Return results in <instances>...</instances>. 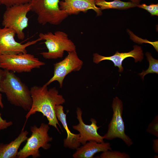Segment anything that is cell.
Wrapping results in <instances>:
<instances>
[{"label":"cell","instance_id":"cell-1","mask_svg":"<svg viewBox=\"0 0 158 158\" xmlns=\"http://www.w3.org/2000/svg\"><path fill=\"white\" fill-rule=\"evenodd\" d=\"M47 86L45 84L42 86L34 85L30 88L32 103L30 109L25 116V124L31 115L40 112L47 118L49 125L53 126L59 132L57 125L61 127L56 117V107L64 103L65 100L56 87L48 89Z\"/></svg>","mask_w":158,"mask_h":158},{"label":"cell","instance_id":"cell-2","mask_svg":"<svg viewBox=\"0 0 158 158\" xmlns=\"http://www.w3.org/2000/svg\"><path fill=\"white\" fill-rule=\"evenodd\" d=\"M5 71L1 82L3 93L11 104L28 111L32 103L30 90L14 72Z\"/></svg>","mask_w":158,"mask_h":158},{"label":"cell","instance_id":"cell-3","mask_svg":"<svg viewBox=\"0 0 158 158\" xmlns=\"http://www.w3.org/2000/svg\"><path fill=\"white\" fill-rule=\"evenodd\" d=\"M39 38L45 41L44 43L48 51L40 53L45 59H55L61 58L64 52H68L76 51V46L68 37L66 32L57 31L54 33L48 32L46 33H40Z\"/></svg>","mask_w":158,"mask_h":158},{"label":"cell","instance_id":"cell-4","mask_svg":"<svg viewBox=\"0 0 158 158\" xmlns=\"http://www.w3.org/2000/svg\"><path fill=\"white\" fill-rule=\"evenodd\" d=\"M49 129V125L43 123L39 127L36 125L31 126V135L28 138L25 145L18 151L17 157L26 158L30 156L33 158L40 157V148L47 150L51 146L49 142L52 140L53 138L48 134Z\"/></svg>","mask_w":158,"mask_h":158},{"label":"cell","instance_id":"cell-5","mask_svg":"<svg viewBox=\"0 0 158 158\" xmlns=\"http://www.w3.org/2000/svg\"><path fill=\"white\" fill-rule=\"evenodd\" d=\"M60 0H32L30 3L31 11L37 15L40 24L57 25L66 18L68 15L59 7Z\"/></svg>","mask_w":158,"mask_h":158},{"label":"cell","instance_id":"cell-6","mask_svg":"<svg viewBox=\"0 0 158 158\" xmlns=\"http://www.w3.org/2000/svg\"><path fill=\"white\" fill-rule=\"evenodd\" d=\"M31 11L30 3L14 5L6 7L4 13L2 25L14 30L18 38L23 40V30L28 26V13Z\"/></svg>","mask_w":158,"mask_h":158},{"label":"cell","instance_id":"cell-7","mask_svg":"<svg viewBox=\"0 0 158 158\" xmlns=\"http://www.w3.org/2000/svg\"><path fill=\"white\" fill-rule=\"evenodd\" d=\"M45 65L44 62L28 53L0 54V68L14 73L30 72Z\"/></svg>","mask_w":158,"mask_h":158},{"label":"cell","instance_id":"cell-8","mask_svg":"<svg viewBox=\"0 0 158 158\" xmlns=\"http://www.w3.org/2000/svg\"><path fill=\"white\" fill-rule=\"evenodd\" d=\"M113 114L108 126L107 133L103 136L104 139L111 140L116 138L122 140L128 146L133 144L132 140L125 133V126L122 118L123 110L122 101L116 97L112 104Z\"/></svg>","mask_w":158,"mask_h":158},{"label":"cell","instance_id":"cell-9","mask_svg":"<svg viewBox=\"0 0 158 158\" xmlns=\"http://www.w3.org/2000/svg\"><path fill=\"white\" fill-rule=\"evenodd\" d=\"M83 64V62L78 57L76 51L68 52L64 59L54 64L53 75L45 84L48 85L57 81L60 87L61 88L66 76L72 71H80Z\"/></svg>","mask_w":158,"mask_h":158},{"label":"cell","instance_id":"cell-10","mask_svg":"<svg viewBox=\"0 0 158 158\" xmlns=\"http://www.w3.org/2000/svg\"><path fill=\"white\" fill-rule=\"evenodd\" d=\"M16 35L13 29L0 27V54L12 55L27 53L26 48L42 40L40 38L22 44L15 39Z\"/></svg>","mask_w":158,"mask_h":158},{"label":"cell","instance_id":"cell-11","mask_svg":"<svg viewBox=\"0 0 158 158\" xmlns=\"http://www.w3.org/2000/svg\"><path fill=\"white\" fill-rule=\"evenodd\" d=\"M76 113L79 123L77 125L73 126V128L79 133V141L80 143L83 145L87 141H95L98 143L104 142L103 136L100 135L97 132L100 127L97 126L96 120L91 118L90 120L91 124L87 125L83 121L82 111L80 108H77Z\"/></svg>","mask_w":158,"mask_h":158},{"label":"cell","instance_id":"cell-12","mask_svg":"<svg viewBox=\"0 0 158 158\" xmlns=\"http://www.w3.org/2000/svg\"><path fill=\"white\" fill-rule=\"evenodd\" d=\"M133 47V49L130 52L119 53L117 51L114 54L109 56H105L98 53H94L93 54V61L94 63L98 64L103 60L111 61L114 63L115 67L118 68V71L121 73L123 69L122 66V62L126 58L132 57L134 59L135 62L141 61L143 59V54L141 47L135 45Z\"/></svg>","mask_w":158,"mask_h":158},{"label":"cell","instance_id":"cell-13","mask_svg":"<svg viewBox=\"0 0 158 158\" xmlns=\"http://www.w3.org/2000/svg\"><path fill=\"white\" fill-rule=\"evenodd\" d=\"M59 5L60 9L68 16L77 15L81 12L86 13L90 9L94 11L97 16L102 13L100 8L96 5L95 0H63L60 1Z\"/></svg>","mask_w":158,"mask_h":158},{"label":"cell","instance_id":"cell-14","mask_svg":"<svg viewBox=\"0 0 158 158\" xmlns=\"http://www.w3.org/2000/svg\"><path fill=\"white\" fill-rule=\"evenodd\" d=\"M109 150H112L109 142L98 143L95 141H89L77 148L73 157L74 158H92L97 153Z\"/></svg>","mask_w":158,"mask_h":158},{"label":"cell","instance_id":"cell-15","mask_svg":"<svg viewBox=\"0 0 158 158\" xmlns=\"http://www.w3.org/2000/svg\"><path fill=\"white\" fill-rule=\"evenodd\" d=\"M63 109L61 105H57L55 111L58 120L61 122L67 134V138L63 141V145L66 148L76 149L81 144L79 141L80 134L72 133L69 129L66 120V114L64 113Z\"/></svg>","mask_w":158,"mask_h":158},{"label":"cell","instance_id":"cell-16","mask_svg":"<svg viewBox=\"0 0 158 158\" xmlns=\"http://www.w3.org/2000/svg\"><path fill=\"white\" fill-rule=\"evenodd\" d=\"M28 132L22 129L18 137L9 143H0V158L17 157L18 150L21 145L28 138Z\"/></svg>","mask_w":158,"mask_h":158},{"label":"cell","instance_id":"cell-17","mask_svg":"<svg viewBox=\"0 0 158 158\" xmlns=\"http://www.w3.org/2000/svg\"><path fill=\"white\" fill-rule=\"evenodd\" d=\"M95 4L102 10L110 8L126 9L135 7L138 4L132 2H125L121 0L107 1L105 0H95Z\"/></svg>","mask_w":158,"mask_h":158},{"label":"cell","instance_id":"cell-18","mask_svg":"<svg viewBox=\"0 0 158 158\" xmlns=\"http://www.w3.org/2000/svg\"><path fill=\"white\" fill-rule=\"evenodd\" d=\"M145 55L147 60L149 63L148 68L146 71L143 70L142 71L139 73L142 79L143 80L144 77L146 75L150 73H156L158 74V60L154 58L151 54L149 52L146 53Z\"/></svg>","mask_w":158,"mask_h":158},{"label":"cell","instance_id":"cell-19","mask_svg":"<svg viewBox=\"0 0 158 158\" xmlns=\"http://www.w3.org/2000/svg\"><path fill=\"white\" fill-rule=\"evenodd\" d=\"M101 158H130L129 154L125 152L118 151L107 150L103 152L100 156Z\"/></svg>","mask_w":158,"mask_h":158},{"label":"cell","instance_id":"cell-20","mask_svg":"<svg viewBox=\"0 0 158 158\" xmlns=\"http://www.w3.org/2000/svg\"><path fill=\"white\" fill-rule=\"evenodd\" d=\"M146 131L157 138L158 137V115H156L149 124Z\"/></svg>","mask_w":158,"mask_h":158},{"label":"cell","instance_id":"cell-21","mask_svg":"<svg viewBox=\"0 0 158 158\" xmlns=\"http://www.w3.org/2000/svg\"><path fill=\"white\" fill-rule=\"evenodd\" d=\"M138 7L145 9L151 14L152 16L158 15V4H152L149 5L145 4H138L137 6Z\"/></svg>","mask_w":158,"mask_h":158},{"label":"cell","instance_id":"cell-22","mask_svg":"<svg viewBox=\"0 0 158 158\" xmlns=\"http://www.w3.org/2000/svg\"><path fill=\"white\" fill-rule=\"evenodd\" d=\"M32 0H0V5L6 7L14 5L30 3Z\"/></svg>","mask_w":158,"mask_h":158},{"label":"cell","instance_id":"cell-23","mask_svg":"<svg viewBox=\"0 0 158 158\" xmlns=\"http://www.w3.org/2000/svg\"><path fill=\"white\" fill-rule=\"evenodd\" d=\"M0 106L2 108H3L4 107L2 102V95L1 93H0ZM1 115V114L0 113V130L6 129L13 125V123L12 121H7L6 120L3 119Z\"/></svg>","mask_w":158,"mask_h":158},{"label":"cell","instance_id":"cell-24","mask_svg":"<svg viewBox=\"0 0 158 158\" xmlns=\"http://www.w3.org/2000/svg\"><path fill=\"white\" fill-rule=\"evenodd\" d=\"M152 148L154 152L156 153H158V138L154 139L153 140Z\"/></svg>","mask_w":158,"mask_h":158},{"label":"cell","instance_id":"cell-25","mask_svg":"<svg viewBox=\"0 0 158 158\" xmlns=\"http://www.w3.org/2000/svg\"><path fill=\"white\" fill-rule=\"evenodd\" d=\"M5 73V70L0 68V92L3 93L1 88V82Z\"/></svg>","mask_w":158,"mask_h":158},{"label":"cell","instance_id":"cell-26","mask_svg":"<svg viewBox=\"0 0 158 158\" xmlns=\"http://www.w3.org/2000/svg\"><path fill=\"white\" fill-rule=\"evenodd\" d=\"M131 2L138 4H139V3L140 2L141 0H130Z\"/></svg>","mask_w":158,"mask_h":158},{"label":"cell","instance_id":"cell-27","mask_svg":"<svg viewBox=\"0 0 158 158\" xmlns=\"http://www.w3.org/2000/svg\"><path fill=\"white\" fill-rule=\"evenodd\" d=\"M158 157V155H155L154 156V158H157Z\"/></svg>","mask_w":158,"mask_h":158}]
</instances>
